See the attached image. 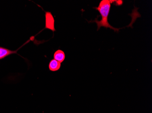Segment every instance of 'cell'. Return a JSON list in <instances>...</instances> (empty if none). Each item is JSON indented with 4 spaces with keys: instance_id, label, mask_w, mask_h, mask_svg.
<instances>
[{
    "instance_id": "5b68a950",
    "label": "cell",
    "mask_w": 152,
    "mask_h": 113,
    "mask_svg": "<svg viewBox=\"0 0 152 113\" xmlns=\"http://www.w3.org/2000/svg\"><path fill=\"white\" fill-rule=\"evenodd\" d=\"M61 66V63L55 60L54 59H53L49 63V69L51 71L55 72L60 68Z\"/></svg>"
},
{
    "instance_id": "6da1fadb",
    "label": "cell",
    "mask_w": 152,
    "mask_h": 113,
    "mask_svg": "<svg viewBox=\"0 0 152 113\" xmlns=\"http://www.w3.org/2000/svg\"><path fill=\"white\" fill-rule=\"evenodd\" d=\"M115 1L111 0H102L100 2L99 6L95 7V9L99 11L102 17L101 20L95 19L94 20L91 21L92 22H95L98 26L97 30H99L101 27H104L106 28H109L113 30L115 32H118L120 28H114L113 26L110 25L108 22V17L110 12V9L112 3L115 2Z\"/></svg>"
},
{
    "instance_id": "277c9868",
    "label": "cell",
    "mask_w": 152,
    "mask_h": 113,
    "mask_svg": "<svg viewBox=\"0 0 152 113\" xmlns=\"http://www.w3.org/2000/svg\"><path fill=\"white\" fill-rule=\"evenodd\" d=\"M65 57V53L60 49L56 51L54 53V59L60 63H62L64 61Z\"/></svg>"
},
{
    "instance_id": "7a4b0ae2",
    "label": "cell",
    "mask_w": 152,
    "mask_h": 113,
    "mask_svg": "<svg viewBox=\"0 0 152 113\" xmlns=\"http://www.w3.org/2000/svg\"><path fill=\"white\" fill-rule=\"evenodd\" d=\"M45 27L44 29L50 30L53 32L56 31L55 28V19L51 12H45Z\"/></svg>"
},
{
    "instance_id": "3957f363",
    "label": "cell",
    "mask_w": 152,
    "mask_h": 113,
    "mask_svg": "<svg viewBox=\"0 0 152 113\" xmlns=\"http://www.w3.org/2000/svg\"><path fill=\"white\" fill-rule=\"evenodd\" d=\"M23 46L20 47V48L17 49V50L16 51L11 50L10 49L0 47V60L4 59L5 58L11 55V54L17 53L18 51Z\"/></svg>"
}]
</instances>
